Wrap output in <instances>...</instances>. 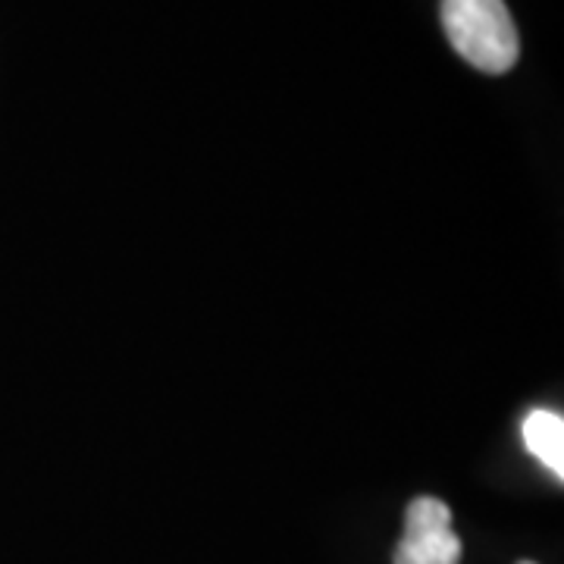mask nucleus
<instances>
[{"label":"nucleus","mask_w":564,"mask_h":564,"mask_svg":"<svg viewBox=\"0 0 564 564\" xmlns=\"http://www.w3.org/2000/svg\"><path fill=\"white\" fill-rule=\"evenodd\" d=\"M448 44L486 76H502L521 57V39L505 0H443Z\"/></svg>","instance_id":"f257e3e1"},{"label":"nucleus","mask_w":564,"mask_h":564,"mask_svg":"<svg viewBox=\"0 0 564 564\" xmlns=\"http://www.w3.org/2000/svg\"><path fill=\"white\" fill-rule=\"evenodd\" d=\"M462 562V540L452 530L448 505L421 496L408 505L404 514V536L395 545L392 564H458Z\"/></svg>","instance_id":"f03ea898"},{"label":"nucleus","mask_w":564,"mask_h":564,"mask_svg":"<svg viewBox=\"0 0 564 564\" xmlns=\"http://www.w3.org/2000/svg\"><path fill=\"white\" fill-rule=\"evenodd\" d=\"M530 455L564 480V417L555 411H533L521 426Z\"/></svg>","instance_id":"7ed1b4c3"},{"label":"nucleus","mask_w":564,"mask_h":564,"mask_svg":"<svg viewBox=\"0 0 564 564\" xmlns=\"http://www.w3.org/2000/svg\"><path fill=\"white\" fill-rule=\"evenodd\" d=\"M521 564H533V562H521Z\"/></svg>","instance_id":"20e7f679"}]
</instances>
